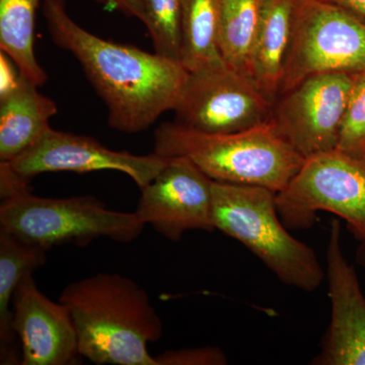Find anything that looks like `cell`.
<instances>
[{
	"label": "cell",
	"mask_w": 365,
	"mask_h": 365,
	"mask_svg": "<svg viewBox=\"0 0 365 365\" xmlns=\"http://www.w3.org/2000/svg\"><path fill=\"white\" fill-rule=\"evenodd\" d=\"M42 11L53 43L76 57L104 101L110 127L139 133L174 111L189 76L181 61L98 37L71 18L66 0H44Z\"/></svg>",
	"instance_id": "1"
},
{
	"label": "cell",
	"mask_w": 365,
	"mask_h": 365,
	"mask_svg": "<svg viewBox=\"0 0 365 365\" xmlns=\"http://www.w3.org/2000/svg\"><path fill=\"white\" fill-rule=\"evenodd\" d=\"M58 300L71 312L81 356L98 365H158L148 345L162 337V319L135 281L98 273L67 285Z\"/></svg>",
	"instance_id": "2"
},
{
	"label": "cell",
	"mask_w": 365,
	"mask_h": 365,
	"mask_svg": "<svg viewBox=\"0 0 365 365\" xmlns=\"http://www.w3.org/2000/svg\"><path fill=\"white\" fill-rule=\"evenodd\" d=\"M163 158H185L215 182L282 191L304 158L272 123L234 133H203L165 122L155 132V151Z\"/></svg>",
	"instance_id": "3"
},
{
	"label": "cell",
	"mask_w": 365,
	"mask_h": 365,
	"mask_svg": "<svg viewBox=\"0 0 365 365\" xmlns=\"http://www.w3.org/2000/svg\"><path fill=\"white\" fill-rule=\"evenodd\" d=\"M0 228L47 251L67 244L88 246L100 237L130 242L145 227L135 211L111 210L93 196L34 195L6 163H0Z\"/></svg>",
	"instance_id": "4"
},
{
	"label": "cell",
	"mask_w": 365,
	"mask_h": 365,
	"mask_svg": "<svg viewBox=\"0 0 365 365\" xmlns=\"http://www.w3.org/2000/svg\"><path fill=\"white\" fill-rule=\"evenodd\" d=\"M212 220L215 230L244 245L288 287L313 292L325 280L316 252L281 220L275 192L213 181Z\"/></svg>",
	"instance_id": "5"
},
{
	"label": "cell",
	"mask_w": 365,
	"mask_h": 365,
	"mask_svg": "<svg viewBox=\"0 0 365 365\" xmlns=\"http://www.w3.org/2000/svg\"><path fill=\"white\" fill-rule=\"evenodd\" d=\"M285 227H313L319 211L342 218L357 241L365 237V160L339 150L304 158L282 191L276 194Z\"/></svg>",
	"instance_id": "6"
},
{
	"label": "cell",
	"mask_w": 365,
	"mask_h": 365,
	"mask_svg": "<svg viewBox=\"0 0 365 365\" xmlns=\"http://www.w3.org/2000/svg\"><path fill=\"white\" fill-rule=\"evenodd\" d=\"M364 71V19L326 0H297L280 95L316 74Z\"/></svg>",
	"instance_id": "7"
},
{
	"label": "cell",
	"mask_w": 365,
	"mask_h": 365,
	"mask_svg": "<svg viewBox=\"0 0 365 365\" xmlns=\"http://www.w3.org/2000/svg\"><path fill=\"white\" fill-rule=\"evenodd\" d=\"M272 108L248 76L223 61L189 71L174 122L203 133H234L267 123Z\"/></svg>",
	"instance_id": "8"
},
{
	"label": "cell",
	"mask_w": 365,
	"mask_h": 365,
	"mask_svg": "<svg viewBox=\"0 0 365 365\" xmlns=\"http://www.w3.org/2000/svg\"><path fill=\"white\" fill-rule=\"evenodd\" d=\"M357 74L333 72L304 78L281 93L269 121L304 158L336 150Z\"/></svg>",
	"instance_id": "9"
},
{
	"label": "cell",
	"mask_w": 365,
	"mask_h": 365,
	"mask_svg": "<svg viewBox=\"0 0 365 365\" xmlns=\"http://www.w3.org/2000/svg\"><path fill=\"white\" fill-rule=\"evenodd\" d=\"M6 163L29 184L33 178L46 173L116 170L143 189L165 167L167 158L155 153L136 155L113 150L93 137L50 128L37 143Z\"/></svg>",
	"instance_id": "10"
},
{
	"label": "cell",
	"mask_w": 365,
	"mask_h": 365,
	"mask_svg": "<svg viewBox=\"0 0 365 365\" xmlns=\"http://www.w3.org/2000/svg\"><path fill=\"white\" fill-rule=\"evenodd\" d=\"M212 180L185 158H167L157 177L140 189L135 212L165 239L189 230L213 232Z\"/></svg>",
	"instance_id": "11"
},
{
	"label": "cell",
	"mask_w": 365,
	"mask_h": 365,
	"mask_svg": "<svg viewBox=\"0 0 365 365\" xmlns=\"http://www.w3.org/2000/svg\"><path fill=\"white\" fill-rule=\"evenodd\" d=\"M330 325L319 345L316 365H365V297L357 274L341 242V225L333 220L327 248Z\"/></svg>",
	"instance_id": "12"
},
{
	"label": "cell",
	"mask_w": 365,
	"mask_h": 365,
	"mask_svg": "<svg viewBox=\"0 0 365 365\" xmlns=\"http://www.w3.org/2000/svg\"><path fill=\"white\" fill-rule=\"evenodd\" d=\"M13 329L20 341L21 365L78 364L83 357L71 312L43 294L33 274L14 294Z\"/></svg>",
	"instance_id": "13"
},
{
	"label": "cell",
	"mask_w": 365,
	"mask_h": 365,
	"mask_svg": "<svg viewBox=\"0 0 365 365\" xmlns=\"http://www.w3.org/2000/svg\"><path fill=\"white\" fill-rule=\"evenodd\" d=\"M297 0H265L251 53L248 74L273 103L280 96Z\"/></svg>",
	"instance_id": "14"
},
{
	"label": "cell",
	"mask_w": 365,
	"mask_h": 365,
	"mask_svg": "<svg viewBox=\"0 0 365 365\" xmlns=\"http://www.w3.org/2000/svg\"><path fill=\"white\" fill-rule=\"evenodd\" d=\"M24 76L18 88L0 98V163H7L37 143L51 128L56 103Z\"/></svg>",
	"instance_id": "15"
},
{
	"label": "cell",
	"mask_w": 365,
	"mask_h": 365,
	"mask_svg": "<svg viewBox=\"0 0 365 365\" xmlns=\"http://www.w3.org/2000/svg\"><path fill=\"white\" fill-rule=\"evenodd\" d=\"M47 252L0 228V364H21L13 329L14 297L24 278L45 265Z\"/></svg>",
	"instance_id": "16"
},
{
	"label": "cell",
	"mask_w": 365,
	"mask_h": 365,
	"mask_svg": "<svg viewBox=\"0 0 365 365\" xmlns=\"http://www.w3.org/2000/svg\"><path fill=\"white\" fill-rule=\"evenodd\" d=\"M39 4L40 0H0V50L13 60L26 78L42 86L47 73L38 62L34 48Z\"/></svg>",
	"instance_id": "17"
},
{
	"label": "cell",
	"mask_w": 365,
	"mask_h": 365,
	"mask_svg": "<svg viewBox=\"0 0 365 365\" xmlns=\"http://www.w3.org/2000/svg\"><path fill=\"white\" fill-rule=\"evenodd\" d=\"M220 0H182V66L198 71L225 61L218 46Z\"/></svg>",
	"instance_id": "18"
},
{
	"label": "cell",
	"mask_w": 365,
	"mask_h": 365,
	"mask_svg": "<svg viewBox=\"0 0 365 365\" xmlns=\"http://www.w3.org/2000/svg\"><path fill=\"white\" fill-rule=\"evenodd\" d=\"M265 0H220L218 46L225 63L248 74L250 53ZM250 78V76H249Z\"/></svg>",
	"instance_id": "19"
},
{
	"label": "cell",
	"mask_w": 365,
	"mask_h": 365,
	"mask_svg": "<svg viewBox=\"0 0 365 365\" xmlns=\"http://www.w3.org/2000/svg\"><path fill=\"white\" fill-rule=\"evenodd\" d=\"M143 25L155 52L181 61L182 0H143Z\"/></svg>",
	"instance_id": "20"
},
{
	"label": "cell",
	"mask_w": 365,
	"mask_h": 365,
	"mask_svg": "<svg viewBox=\"0 0 365 365\" xmlns=\"http://www.w3.org/2000/svg\"><path fill=\"white\" fill-rule=\"evenodd\" d=\"M336 150L365 160V71L353 86Z\"/></svg>",
	"instance_id": "21"
},
{
	"label": "cell",
	"mask_w": 365,
	"mask_h": 365,
	"mask_svg": "<svg viewBox=\"0 0 365 365\" xmlns=\"http://www.w3.org/2000/svg\"><path fill=\"white\" fill-rule=\"evenodd\" d=\"M158 365H225L227 357L216 346L168 350L155 357Z\"/></svg>",
	"instance_id": "22"
},
{
	"label": "cell",
	"mask_w": 365,
	"mask_h": 365,
	"mask_svg": "<svg viewBox=\"0 0 365 365\" xmlns=\"http://www.w3.org/2000/svg\"><path fill=\"white\" fill-rule=\"evenodd\" d=\"M23 78L13 60L6 53L0 51V98L13 93L20 86Z\"/></svg>",
	"instance_id": "23"
},
{
	"label": "cell",
	"mask_w": 365,
	"mask_h": 365,
	"mask_svg": "<svg viewBox=\"0 0 365 365\" xmlns=\"http://www.w3.org/2000/svg\"><path fill=\"white\" fill-rule=\"evenodd\" d=\"M101 6L116 9L128 18L136 19L141 23L144 20L143 0H96Z\"/></svg>",
	"instance_id": "24"
},
{
	"label": "cell",
	"mask_w": 365,
	"mask_h": 365,
	"mask_svg": "<svg viewBox=\"0 0 365 365\" xmlns=\"http://www.w3.org/2000/svg\"><path fill=\"white\" fill-rule=\"evenodd\" d=\"M326 1L332 2L336 6L343 7L365 20V0H326Z\"/></svg>",
	"instance_id": "25"
},
{
	"label": "cell",
	"mask_w": 365,
	"mask_h": 365,
	"mask_svg": "<svg viewBox=\"0 0 365 365\" xmlns=\"http://www.w3.org/2000/svg\"><path fill=\"white\" fill-rule=\"evenodd\" d=\"M359 242L355 259H356V263L365 271V237Z\"/></svg>",
	"instance_id": "26"
}]
</instances>
